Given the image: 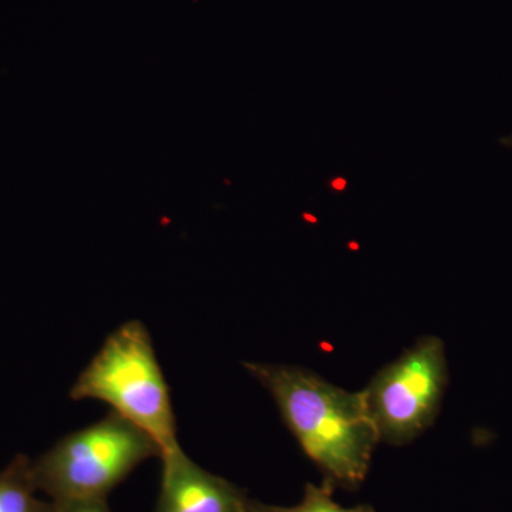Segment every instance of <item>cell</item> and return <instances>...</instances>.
<instances>
[{
	"instance_id": "obj_1",
	"label": "cell",
	"mask_w": 512,
	"mask_h": 512,
	"mask_svg": "<svg viewBox=\"0 0 512 512\" xmlns=\"http://www.w3.org/2000/svg\"><path fill=\"white\" fill-rule=\"evenodd\" d=\"M245 367L272 394L286 426L326 483L356 488L365 481L380 439L363 390L340 389L302 367Z\"/></svg>"
},
{
	"instance_id": "obj_2",
	"label": "cell",
	"mask_w": 512,
	"mask_h": 512,
	"mask_svg": "<svg viewBox=\"0 0 512 512\" xmlns=\"http://www.w3.org/2000/svg\"><path fill=\"white\" fill-rule=\"evenodd\" d=\"M73 400H100L136 424L161 448L180 447L170 392L153 340L143 323L130 320L104 342L70 392Z\"/></svg>"
},
{
	"instance_id": "obj_3",
	"label": "cell",
	"mask_w": 512,
	"mask_h": 512,
	"mask_svg": "<svg viewBox=\"0 0 512 512\" xmlns=\"http://www.w3.org/2000/svg\"><path fill=\"white\" fill-rule=\"evenodd\" d=\"M161 457L153 437L110 412L93 426L64 437L32 464L37 490L53 503L106 500L141 463Z\"/></svg>"
},
{
	"instance_id": "obj_4",
	"label": "cell",
	"mask_w": 512,
	"mask_h": 512,
	"mask_svg": "<svg viewBox=\"0 0 512 512\" xmlns=\"http://www.w3.org/2000/svg\"><path fill=\"white\" fill-rule=\"evenodd\" d=\"M447 380L446 350L434 336L383 367L363 390L380 441L403 446L420 436L439 413Z\"/></svg>"
},
{
	"instance_id": "obj_5",
	"label": "cell",
	"mask_w": 512,
	"mask_h": 512,
	"mask_svg": "<svg viewBox=\"0 0 512 512\" xmlns=\"http://www.w3.org/2000/svg\"><path fill=\"white\" fill-rule=\"evenodd\" d=\"M160 458L163 480L156 512H248L244 491L195 464L183 448Z\"/></svg>"
},
{
	"instance_id": "obj_6",
	"label": "cell",
	"mask_w": 512,
	"mask_h": 512,
	"mask_svg": "<svg viewBox=\"0 0 512 512\" xmlns=\"http://www.w3.org/2000/svg\"><path fill=\"white\" fill-rule=\"evenodd\" d=\"M32 463L19 457L0 473V512H52V504L36 498Z\"/></svg>"
},
{
	"instance_id": "obj_7",
	"label": "cell",
	"mask_w": 512,
	"mask_h": 512,
	"mask_svg": "<svg viewBox=\"0 0 512 512\" xmlns=\"http://www.w3.org/2000/svg\"><path fill=\"white\" fill-rule=\"evenodd\" d=\"M248 512H376L370 505H357L345 508L333 500V487L329 483L322 485L306 484L301 503L292 507L271 505L249 500Z\"/></svg>"
},
{
	"instance_id": "obj_8",
	"label": "cell",
	"mask_w": 512,
	"mask_h": 512,
	"mask_svg": "<svg viewBox=\"0 0 512 512\" xmlns=\"http://www.w3.org/2000/svg\"><path fill=\"white\" fill-rule=\"evenodd\" d=\"M52 512H110L106 500H73L52 503Z\"/></svg>"
},
{
	"instance_id": "obj_9",
	"label": "cell",
	"mask_w": 512,
	"mask_h": 512,
	"mask_svg": "<svg viewBox=\"0 0 512 512\" xmlns=\"http://www.w3.org/2000/svg\"><path fill=\"white\" fill-rule=\"evenodd\" d=\"M501 144L505 147H512V134L507 138H503V140H501Z\"/></svg>"
}]
</instances>
